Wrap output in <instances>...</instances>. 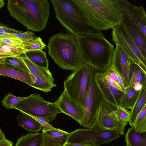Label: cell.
<instances>
[{
	"label": "cell",
	"instance_id": "obj_19",
	"mask_svg": "<svg viewBox=\"0 0 146 146\" xmlns=\"http://www.w3.org/2000/svg\"><path fill=\"white\" fill-rule=\"evenodd\" d=\"M20 126L26 130L31 132H38L42 127L41 124L31 116L20 112L16 117Z\"/></svg>",
	"mask_w": 146,
	"mask_h": 146
},
{
	"label": "cell",
	"instance_id": "obj_8",
	"mask_svg": "<svg viewBox=\"0 0 146 146\" xmlns=\"http://www.w3.org/2000/svg\"><path fill=\"white\" fill-rule=\"evenodd\" d=\"M97 71L92 66L83 107V117L79 124L81 126L87 129L92 127L99 108L106 101L95 80V74Z\"/></svg>",
	"mask_w": 146,
	"mask_h": 146
},
{
	"label": "cell",
	"instance_id": "obj_20",
	"mask_svg": "<svg viewBox=\"0 0 146 146\" xmlns=\"http://www.w3.org/2000/svg\"><path fill=\"white\" fill-rule=\"evenodd\" d=\"M137 83L141 84L144 87L146 86V72L137 64L133 63L130 66L128 85L126 89L132 87Z\"/></svg>",
	"mask_w": 146,
	"mask_h": 146
},
{
	"label": "cell",
	"instance_id": "obj_5",
	"mask_svg": "<svg viewBox=\"0 0 146 146\" xmlns=\"http://www.w3.org/2000/svg\"><path fill=\"white\" fill-rule=\"evenodd\" d=\"M56 17L70 33L76 36L99 32L88 24L72 0H51Z\"/></svg>",
	"mask_w": 146,
	"mask_h": 146
},
{
	"label": "cell",
	"instance_id": "obj_13",
	"mask_svg": "<svg viewBox=\"0 0 146 146\" xmlns=\"http://www.w3.org/2000/svg\"><path fill=\"white\" fill-rule=\"evenodd\" d=\"M133 63H134L121 48L116 44L111 64L122 78L125 89L128 85L130 66Z\"/></svg>",
	"mask_w": 146,
	"mask_h": 146
},
{
	"label": "cell",
	"instance_id": "obj_26",
	"mask_svg": "<svg viewBox=\"0 0 146 146\" xmlns=\"http://www.w3.org/2000/svg\"><path fill=\"white\" fill-rule=\"evenodd\" d=\"M34 82L29 85L35 89L40 90L45 93H47L52 90V89L56 85L48 81L43 80L39 77L30 74Z\"/></svg>",
	"mask_w": 146,
	"mask_h": 146
},
{
	"label": "cell",
	"instance_id": "obj_40",
	"mask_svg": "<svg viewBox=\"0 0 146 146\" xmlns=\"http://www.w3.org/2000/svg\"><path fill=\"white\" fill-rule=\"evenodd\" d=\"M64 146H95L93 144L86 142H79L74 143H66Z\"/></svg>",
	"mask_w": 146,
	"mask_h": 146
},
{
	"label": "cell",
	"instance_id": "obj_3",
	"mask_svg": "<svg viewBox=\"0 0 146 146\" xmlns=\"http://www.w3.org/2000/svg\"><path fill=\"white\" fill-rule=\"evenodd\" d=\"M48 48V54L62 69L73 71L87 64L74 34L61 32L54 35L49 40Z\"/></svg>",
	"mask_w": 146,
	"mask_h": 146
},
{
	"label": "cell",
	"instance_id": "obj_11",
	"mask_svg": "<svg viewBox=\"0 0 146 146\" xmlns=\"http://www.w3.org/2000/svg\"><path fill=\"white\" fill-rule=\"evenodd\" d=\"M119 136L117 132L109 130L79 128L70 133L67 143L84 142L92 143L95 146H100L118 138Z\"/></svg>",
	"mask_w": 146,
	"mask_h": 146
},
{
	"label": "cell",
	"instance_id": "obj_6",
	"mask_svg": "<svg viewBox=\"0 0 146 146\" xmlns=\"http://www.w3.org/2000/svg\"><path fill=\"white\" fill-rule=\"evenodd\" d=\"M15 109L29 116L54 120L57 114L61 113L56 101H46L39 94L33 93L26 97L18 103Z\"/></svg>",
	"mask_w": 146,
	"mask_h": 146
},
{
	"label": "cell",
	"instance_id": "obj_9",
	"mask_svg": "<svg viewBox=\"0 0 146 146\" xmlns=\"http://www.w3.org/2000/svg\"><path fill=\"white\" fill-rule=\"evenodd\" d=\"M113 41L120 46L134 63L146 72V59L131 37L123 21L112 29Z\"/></svg>",
	"mask_w": 146,
	"mask_h": 146
},
{
	"label": "cell",
	"instance_id": "obj_1",
	"mask_svg": "<svg viewBox=\"0 0 146 146\" xmlns=\"http://www.w3.org/2000/svg\"><path fill=\"white\" fill-rule=\"evenodd\" d=\"M88 25L101 31L115 28L123 21V14L115 0H72Z\"/></svg>",
	"mask_w": 146,
	"mask_h": 146
},
{
	"label": "cell",
	"instance_id": "obj_7",
	"mask_svg": "<svg viewBox=\"0 0 146 146\" xmlns=\"http://www.w3.org/2000/svg\"><path fill=\"white\" fill-rule=\"evenodd\" d=\"M92 67L88 64L78 67L64 82V90L70 98L83 108Z\"/></svg>",
	"mask_w": 146,
	"mask_h": 146
},
{
	"label": "cell",
	"instance_id": "obj_17",
	"mask_svg": "<svg viewBox=\"0 0 146 146\" xmlns=\"http://www.w3.org/2000/svg\"><path fill=\"white\" fill-rule=\"evenodd\" d=\"M0 75L18 80L29 85L34 82L29 72L14 67L4 63L0 64Z\"/></svg>",
	"mask_w": 146,
	"mask_h": 146
},
{
	"label": "cell",
	"instance_id": "obj_14",
	"mask_svg": "<svg viewBox=\"0 0 146 146\" xmlns=\"http://www.w3.org/2000/svg\"><path fill=\"white\" fill-rule=\"evenodd\" d=\"M98 71L95 73V79L105 101L118 108L121 105L124 92L110 85L98 74Z\"/></svg>",
	"mask_w": 146,
	"mask_h": 146
},
{
	"label": "cell",
	"instance_id": "obj_41",
	"mask_svg": "<svg viewBox=\"0 0 146 146\" xmlns=\"http://www.w3.org/2000/svg\"><path fill=\"white\" fill-rule=\"evenodd\" d=\"M13 143L6 139L0 141V146H13Z\"/></svg>",
	"mask_w": 146,
	"mask_h": 146
},
{
	"label": "cell",
	"instance_id": "obj_12",
	"mask_svg": "<svg viewBox=\"0 0 146 146\" xmlns=\"http://www.w3.org/2000/svg\"><path fill=\"white\" fill-rule=\"evenodd\" d=\"M124 15L139 28L146 38V15L142 6H136L127 0H115Z\"/></svg>",
	"mask_w": 146,
	"mask_h": 146
},
{
	"label": "cell",
	"instance_id": "obj_38",
	"mask_svg": "<svg viewBox=\"0 0 146 146\" xmlns=\"http://www.w3.org/2000/svg\"><path fill=\"white\" fill-rule=\"evenodd\" d=\"M116 113L117 117L121 121L123 122L128 121L130 116V111L120 107L117 109Z\"/></svg>",
	"mask_w": 146,
	"mask_h": 146
},
{
	"label": "cell",
	"instance_id": "obj_16",
	"mask_svg": "<svg viewBox=\"0 0 146 146\" xmlns=\"http://www.w3.org/2000/svg\"><path fill=\"white\" fill-rule=\"evenodd\" d=\"M128 33L146 59V38L138 27L128 17L123 15V21Z\"/></svg>",
	"mask_w": 146,
	"mask_h": 146
},
{
	"label": "cell",
	"instance_id": "obj_35",
	"mask_svg": "<svg viewBox=\"0 0 146 146\" xmlns=\"http://www.w3.org/2000/svg\"><path fill=\"white\" fill-rule=\"evenodd\" d=\"M0 49L9 55L20 56L25 53L24 49L9 45L0 44Z\"/></svg>",
	"mask_w": 146,
	"mask_h": 146
},
{
	"label": "cell",
	"instance_id": "obj_2",
	"mask_svg": "<svg viewBox=\"0 0 146 146\" xmlns=\"http://www.w3.org/2000/svg\"><path fill=\"white\" fill-rule=\"evenodd\" d=\"M10 15L28 29L40 32L45 28L49 17L47 0H8Z\"/></svg>",
	"mask_w": 146,
	"mask_h": 146
},
{
	"label": "cell",
	"instance_id": "obj_30",
	"mask_svg": "<svg viewBox=\"0 0 146 146\" xmlns=\"http://www.w3.org/2000/svg\"><path fill=\"white\" fill-rule=\"evenodd\" d=\"M24 98L16 96L9 92L2 100V104L8 109H15V106Z\"/></svg>",
	"mask_w": 146,
	"mask_h": 146
},
{
	"label": "cell",
	"instance_id": "obj_23",
	"mask_svg": "<svg viewBox=\"0 0 146 146\" xmlns=\"http://www.w3.org/2000/svg\"><path fill=\"white\" fill-rule=\"evenodd\" d=\"M146 104V86L141 90L138 98L131 110L130 116L128 121L129 124L133 126L139 113Z\"/></svg>",
	"mask_w": 146,
	"mask_h": 146
},
{
	"label": "cell",
	"instance_id": "obj_37",
	"mask_svg": "<svg viewBox=\"0 0 146 146\" xmlns=\"http://www.w3.org/2000/svg\"><path fill=\"white\" fill-rule=\"evenodd\" d=\"M42 136L41 146H63L55 139L42 131Z\"/></svg>",
	"mask_w": 146,
	"mask_h": 146
},
{
	"label": "cell",
	"instance_id": "obj_28",
	"mask_svg": "<svg viewBox=\"0 0 146 146\" xmlns=\"http://www.w3.org/2000/svg\"><path fill=\"white\" fill-rule=\"evenodd\" d=\"M44 131L55 139L63 146L67 143L70 134V133L58 128Z\"/></svg>",
	"mask_w": 146,
	"mask_h": 146
},
{
	"label": "cell",
	"instance_id": "obj_27",
	"mask_svg": "<svg viewBox=\"0 0 146 146\" xmlns=\"http://www.w3.org/2000/svg\"><path fill=\"white\" fill-rule=\"evenodd\" d=\"M135 130L140 133L146 131V104L138 115L133 125Z\"/></svg>",
	"mask_w": 146,
	"mask_h": 146
},
{
	"label": "cell",
	"instance_id": "obj_43",
	"mask_svg": "<svg viewBox=\"0 0 146 146\" xmlns=\"http://www.w3.org/2000/svg\"><path fill=\"white\" fill-rule=\"evenodd\" d=\"M4 1L3 0H0V9L4 6Z\"/></svg>",
	"mask_w": 146,
	"mask_h": 146
},
{
	"label": "cell",
	"instance_id": "obj_22",
	"mask_svg": "<svg viewBox=\"0 0 146 146\" xmlns=\"http://www.w3.org/2000/svg\"><path fill=\"white\" fill-rule=\"evenodd\" d=\"M42 136V132H30L18 139L14 146H41Z\"/></svg>",
	"mask_w": 146,
	"mask_h": 146
},
{
	"label": "cell",
	"instance_id": "obj_29",
	"mask_svg": "<svg viewBox=\"0 0 146 146\" xmlns=\"http://www.w3.org/2000/svg\"><path fill=\"white\" fill-rule=\"evenodd\" d=\"M4 63L14 67L27 71L31 74L20 56L13 55L5 59Z\"/></svg>",
	"mask_w": 146,
	"mask_h": 146
},
{
	"label": "cell",
	"instance_id": "obj_34",
	"mask_svg": "<svg viewBox=\"0 0 146 146\" xmlns=\"http://www.w3.org/2000/svg\"><path fill=\"white\" fill-rule=\"evenodd\" d=\"M19 30L11 29L0 23V39L5 38H14L18 39L12 36L13 34L17 32Z\"/></svg>",
	"mask_w": 146,
	"mask_h": 146
},
{
	"label": "cell",
	"instance_id": "obj_31",
	"mask_svg": "<svg viewBox=\"0 0 146 146\" xmlns=\"http://www.w3.org/2000/svg\"><path fill=\"white\" fill-rule=\"evenodd\" d=\"M23 43L25 53L31 51L42 50L43 49L46 48V46L40 37H37L35 40L30 42Z\"/></svg>",
	"mask_w": 146,
	"mask_h": 146
},
{
	"label": "cell",
	"instance_id": "obj_15",
	"mask_svg": "<svg viewBox=\"0 0 146 146\" xmlns=\"http://www.w3.org/2000/svg\"><path fill=\"white\" fill-rule=\"evenodd\" d=\"M56 102L61 113L72 117L79 124L81 122L83 115V108L72 100L65 90Z\"/></svg>",
	"mask_w": 146,
	"mask_h": 146
},
{
	"label": "cell",
	"instance_id": "obj_44",
	"mask_svg": "<svg viewBox=\"0 0 146 146\" xmlns=\"http://www.w3.org/2000/svg\"><path fill=\"white\" fill-rule=\"evenodd\" d=\"M0 55H9L6 52L0 49Z\"/></svg>",
	"mask_w": 146,
	"mask_h": 146
},
{
	"label": "cell",
	"instance_id": "obj_4",
	"mask_svg": "<svg viewBox=\"0 0 146 146\" xmlns=\"http://www.w3.org/2000/svg\"><path fill=\"white\" fill-rule=\"evenodd\" d=\"M86 64L98 71L104 70L111 63L115 48L100 32L76 36Z\"/></svg>",
	"mask_w": 146,
	"mask_h": 146
},
{
	"label": "cell",
	"instance_id": "obj_33",
	"mask_svg": "<svg viewBox=\"0 0 146 146\" xmlns=\"http://www.w3.org/2000/svg\"><path fill=\"white\" fill-rule=\"evenodd\" d=\"M21 41L23 43H29L35 40L37 37L34 33L31 31H18L12 35Z\"/></svg>",
	"mask_w": 146,
	"mask_h": 146
},
{
	"label": "cell",
	"instance_id": "obj_36",
	"mask_svg": "<svg viewBox=\"0 0 146 146\" xmlns=\"http://www.w3.org/2000/svg\"><path fill=\"white\" fill-rule=\"evenodd\" d=\"M0 44L7 45L24 49L22 42L19 39L14 38H5L0 39Z\"/></svg>",
	"mask_w": 146,
	"mask_h": 146
},
{
	"label": "cell",
	"instance_id": "obj_24",
	"mask_svg": "<svg viewBox=\"0 0 146 146\" xmlns=\"http://www.w3.org/2000/svg\"><path fill=\"white\" fill-rule=\"evenodd\" d=\"M25 54L28 58L34 64L41 67L49 70L48 61L45 51H33L27 52Z\"/></svg>",
	"mask_w": 146,
	"mask_h": 146
},
{
	"label": "cell",
	"instance_id": "obj_39",
	"mask_svg": "<svg viewBox=\"0 0 146 146\" xmlns=\"http://www.w3.org/2000/svg\"><path fill=\"white\" fill-rule=\"evenodd\" d=\"M31 116L41 124L42 128V130L44 131L54 130L57 129L53 127L49 123L50 121L48 119L35 116Z\"/></svg>",
	"mask_w": 146,
	"mask_h": 146
},
{
	"label": "cell",
	"instance_id": "obj_42",
	"mask_svg": "<svg viewBox=\"0 0 146 146\" xmlns=\"http://www.w3.org/2000/svg\"><path fill=\"white\" fill-rule=\"evenodd\" d=\"M5 139V135L2 131L0 126V141Z\"/></svg>",
	"mask_w": 146,
	"mask_h": 146
},
{
	"label": "cell",
	"instance_id": "obj_32",
	"mask_svg": "<svg viewBox=\"0 0 146 146\" xmlns=\"http://www.w3.org/2000/svg\"><path fill=\"white\" fill-rule=\"evenodd\" d=\"M104 71L113 80L116 82L119 85L123 91L125 88L124 86L122 79L117 71L113 66L111 64Z\"/></svg>",
	"mask_w": 146,
	"mask_h": 146
},
{
	"label": "cell",
	"instance_id": "obj_25",
	"mask_svg": "<svg viewBox=\"0 0 146 146\" xmlns=\"http://www.w3.org/2000/svg\"><path fill=\"white\" fill-rule=\"evenodd\" d=\"M140 91H136L132 87L126 89L120 107L131 110L138 98Z\"/></svg>",
	"mask_w": 146,
	"mask_h": 146
},
{
	"label": "cell",
	"instance_id": "obj_21",
	"mask_svg": "<svg viewBox=\"0 0 146 146\" xmlns=\"http://www.w3.org/2000/svg\"><path fill=\"white\" fill-rule=\"evenodd\" d=\"M126 146H146L145 132L136 131L133 126L129 128L125 136Z\"/></svg>",
	"mask_w": 146,
	"mask_h": 146
},
{
	"label": "cell",
	"instance_id": "obj_18",
	"mask_svg": "<svg viewBox=\"0 0 146 146\" xmlns=\"http://www.w3.org/2000/svg\"><path fill=\"white\" fill-rule=\"evenodd\" d=\"M20 57L31 74L42 79L54 83V80L49 70L41 67L34 64L28 58L25 53L21 55Z\"/></svg>",
	"mask_w": 146,
	"mask_h": 146
},
{
	"label": "cell",
	"instance_id": "obj_10",
	"mask_svg": "<svg viewBox=\"0 0 146 146\" xmlns=\"http://www.w3.org/2000/svg\"><path fill=\"white\" fill-rule=\"evenodd\" d=\"M112 104L105 101L102 104L95 120L90 129L94 130H109L123 135L127 122L121 121L116 114L117 109Z\"/></svg>",
	"mask_w": 146,
	"mask_h": 146
}]
</instances>
